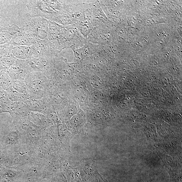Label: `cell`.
Instances as JSON below:
<instances>
[{"label":"cell","mask_w":182,"mask_h":182,"mask_svg":"<svg viewBox=\"0 0 182 182\" xmlns=\"http://www.w3.org/2000/svg\"><path fill=\"white\" fill-rule=\"evenodd\" d=\"M33 72L25 60L16 58L8 71V74L13 81H24L26 76Z\"/></svg>","instance_id":"3957f363"},{"label":"cell","mask_w":182,"mask_h":182,"mask_svg":"<svg viewBox=\"0 0 182 182\" xmlns=\"http://www.w3.org/2000/svg\"><path fill=\"white\" fill-rule=\"evenodd\" d=\"M33 72H38L45 74L49 66V59L43 58H34L25 60Z\"/></svg>","instance_id":"ba28073f"},{"label":"cell","mask_w":182,"mask_h":182,"mask_svg":"<svg viewBox=\"0 0 182 182\" xmlns=\"http://www.w3.org/2000/svg\"><path fill=\"white\" fill-rule=\"evenodd\" d=\"M12 111L23 116H28L30 111L26 102L19 101L12 102V109L10 112Z\"/></svg>","instance_id":"7c38bea8"},{"label":"cell","mask_w":182,"mask_h":182,"mask_svg":"<svg viewBox=\"0 0 182 182\" xmlns=\"http://www.w3.org/2000/svg\"><path fill=\"white\" fill-rule=\"evenodd\" d=\"M12 87L17 92L23 94L30 98L29 89L24 81H13Z\"/></svg>","instance_id":"5bb4252c"},{"label":"cell","mask_w":182,"mask_h":182,"mask_svg":"<svg viewBox=\"0 0 182 182\" xmlns=\"http://www.w3.org/2000/svg\"><path fill=\"white\" fill-rule=\"evenodd\" d=\"M12 56L15 58L22 60L30 58L32 55L31 46H21L12 47Z\"/></svg>","instance_id":"30bf717a"},{"label":"cell","mask_w":182,"mask_h":182,"mask_svg":"<svg viewBox=\"0 0 182 182\" xmlns=\"http://www.w3.org/2000/svg\"><path fill=\"white\" fill-rule=\"evenodd\" d=\"M0 32H1V31H0Z\"/></svg>","instance_id":"2e32d148"},{"label":"cell","mask_w":182,"mask_h":182,"mask_svg":"<svg viewBox=\"0 0 182 182\" xmlns=\"http://www.w3.org/2000/svg\"><path fill=\"white\" fill-rule=\"evenodd\" d=\"M15 58L13 56L0 57V68L8 71Z\"/></svg>","instance_id":"9a60e30c"},{"label":"cell","mask_w":182,"mask_h":182,"mask_svg":"<svg viewBox=\"0 0 182 182\" xmlns=\"http://www.w3.org/2000/svg\"><path fill=\"white\" fill-rule=\"evenodd\" d=\"M44 130L30 121L26 131V137L30 143L36 146L38 144Z\"/></svg>","instance_id":"9c48e42d"},{"label":"cell","mask_w":182,"mask_h":182,"mask_svg":"<svg viewBox=\"0 0 182 182\" xmlns=\"http://www.w3.org/2000/svg\"><path fill=\"white\" fill-rule=\"evenodd\" d=\"M30 17H39L48 19L51 13V9L46 1H31L27 3Z\"/></svg>","instance_id":"277c9868"},{"label":"cell","mask_w":182,"mask_h":182,"mask_svg":"<svg viewBox=\"0 0 182 182\" xmlns=\"http://www.w3.org/2000/svg\"><path fill=\"white\" fill-rule=\"evenodd\" d=\"M10 113L13 118L10 131H16L21 134H26L30 122L29 116H23L13 111Z\"/></svg>","instance_id":"5b68a950"},{"label":"cell","mask_w":182,"mask_h":182,"mask_svg":"<svg viewBox=\"0 0 182 182\" xmlns=\"http://www.w3.org/2000/svg\"><path fill=\"white\" fill-rule=\"evenodd\" d=\"M24 82L29 89L30 99L47 97L48 92V78L43 73L30 72L26 77Z\"/></svg>","instance_id":"6da1fadb"},{"label":"cell","mask_w":182,"mask_h":182,"mask_svg":"<svg viewBox=\"0 0 182 182\" xmlns=\"http://www.w3.org/2000/svg\"><path fill=\"white\" fill-rule=\"evenodd\" d=\"M30 111L46 115L49 112V100L47 98L29 99L26 102Z\"/></svg>","instance_id":"8992f818"},{"label":"cell","mask_w":182,"mask_h":182,"mask_svg":"<svg viewBox=\"0 0 182 182\" xmlns=\"http://www.w3.org/2000/svg\"><path fill=\"white\" fill-rule=\"evenodd\" d=\"M8 96L10 101L13 102L22 101L25 102L30 98L13 89L12 86L8 89Z\"/></svg>","instance_id":"4fadbf2b"},{"label":"cell","mask_w":182,"mask_h":182,"mask_svg":"<svg viewBox=\"0 0 182 182\" xmlns=\"http://www.w3.org/2000/svg\"><path fill=\"white\" fill-rule=\"evenodd\" d=\"M29 116L30 121L32 123L44 130L47 129L49 122L46 115L40 113L30 111Z\"/></svg>","instance_id":"8fae6325"},{"label":"cell","mask_w":182,"mask_h":182,"mask_svg":"<svg viewBox=\"0 0 182 182\" xmlns=\"http://www.w3.org/2000/svg\"><path fill=\"white\" fill-rule=\"evenodd\" d=\"M48 21L45 18L39 17H30L24 26V30L36 40L47 39Z\"/></svg>","instance_id":"7a4b0ae2"},{"label":"cell","mask_w":182,"mask_h":182,"mask_svg":"<svg viewBox=\"0 0 182 182\" xmlns=\"http://www.w3.org/2000/svg\"><path fill=\"white\" fill-rule=\"evenodd\" d=\"M21 33L15 36L8 43L12 47L27 46H31L36 43V40L29 34L27 33L23 27Z\"/></svg>","instance_id":"52a82bcc"}]
</instances>
